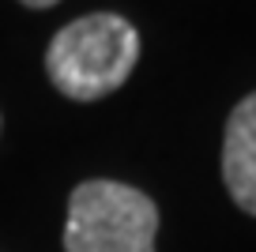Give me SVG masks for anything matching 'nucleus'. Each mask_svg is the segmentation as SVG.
Wrapping results in <instances>:
<instances>
[{
	"label": "nucleus",
	"mask_w": 256,
	"mask_h": 252,
	"mask_svg": "<svg viewBox=\"0 0 256 252\" xmlns=\"http://www.w3.org/2000/svg\"><path fill=\"white\" fill-rule=\"evenodd\" d=\"M222 181L234 204L256 214V90L234 106L222 136Z\"/></svg>",
	"instance_id": "obj_3"
},
{
	"label": "nucleus",
	"mask_w": 256,
	"mask_h": 252,
	"mask_svg": "<svg viewBox=\"0 0 256 252\" xmlns=\"http://www.w3.org/2000/svg\"><path fill=\"white\" fill-rule=\"evenodd\" d=\"M140 60V30L124 16L90 12L53 34L46 49V72L60 94L94 102L124 87Z\"/></svg>",
	"instance_id": "obj_1"
},
{
	"label": "nucleus",
	"mask_w": 256,
	"mask_h": 252,
	"mask_svg": "<svg viewBox=\"0 0 256 252\" xmlns=\"http://www.w3.org/2000/svg\"><path fill=\"white\" fill-rule=\"evenodd\" d=\"M19 4H26V8H53L56 0H19Z\"/></svg>",
	"instance_id": "obj_4"
},
{
	"label": "nucleus",
	"mask_w": 256,
	"mask_h": 252,
	"mask_svg": "<svg viewBox=\"0 0 256 252\" xmlns=\"http://www.w3.org/2000/svg\"><path fill=\"white\" fill-rule=\"evenodd\" d=\"M158 207L120 181H83L68 196L64 252H154Z\"/></svg>",
	"instance_id": "obj_2"
}]
</instances>
